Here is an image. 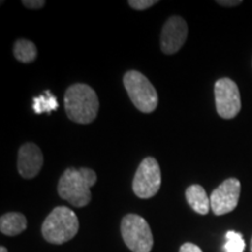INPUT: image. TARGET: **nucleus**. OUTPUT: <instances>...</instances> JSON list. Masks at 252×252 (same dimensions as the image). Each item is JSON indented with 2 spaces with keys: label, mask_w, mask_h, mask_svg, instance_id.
Segmentation results:
<instances>
[{
  "label": "nucleus",
  "mask_w": 252,
  "mask_h": 252,
  "mask_svg": "<svg viewBox=\"0 0 252 252\" xmlns=\"http://www.w3.org/2000/svg\"><path fill=\"white\" fill-rule=\"evenodd\" d=\"M97 175L94 169L69 167L60 178L58 193L61 198L76 208L86 207L91 201L90 188L96 184Z\"/></svg>",
  "instance_id": "1"
},
{
  "label": "nucleus",
  "mask_w": 252,
  "mask_h": 252,
  "mask_svg": "<svg viewBox=\"0 0 252 252\" xmlns=\"http://www.w3.org/2000/svg\"><path fill=\"white\" fill-rule=\"evenodd\" d=\"M64 109L70 121L77 124H90L96 119L99 110L96 91L88 84H72L64 94Z\"/></svg>",
  "instance_id": "2"
},
{
  "label": "nucleus",
  "mask_w": 252,
  "mask_h": 252,
  "mask_svg": "<svg viewBox=\"0 0 252 252\" xmlns=\"http://www.w3.org/2000/svg\"><path fill=\"white\" fill-rule=\"evenodd\" d=\"M80 220L68 207H56L50 212L41 226L43 238L50 244L61 245L77 235Z\"/></svg>",
  "instance_id": "3"
},
{
  "label": "nucleus",
  "mask_w": 252,
  "mask_h": 252,
  "mask_svg": "<svg viewBox=\"0 0 252 252\" xmlns=\"http://www.w3.org/2000/svg\"><path fill=\"white\" fill-rule=\"evenodd\" d=\"M126 93L139 111L151 113L158 106V93L153 84L144 74L137 70H130L123 78Z\"/></svg>",
  "instance_id": "4"
},
{
  "label": "nucleus",
  "mask_w": 252,
  "mask_h": 252,
  "mask_svg": "<svg viewBox=\"0 0 252 252\" xmlns=\"http://www.w3.org/2000/svg\"><path fill=\"white\" fill-rule=\"evenodd\" d=\"M122 237L132 252H151L153 248V234L147 220L137 214H127L121 223Z\"/></svg>",
  "instance_id": "5"
},
{
  "label": "nucleus",
  "mask_w": 252,
  "mask_h": 252,
  "mask_svg": "<svg viewBox=\"0 0 252 252\" xmlns=\"http://www.w3.org/2000/svg\"><path fill=\"white\" fill-rule=\"evenodd\" d=\"M161 187V171L157 159L147 157L141 161L135 172L132 188L140 198H151L158 194Z\"/></svg>",
  "instance_id": "6"
},
{
  "label": "nucleus",
  "mask_w": 252,
  "mask_h": 252,
  "mask_svg": "<svg viewBox=\"0 0 252 252\" xmlns=\"http://www.w3.org/2000/svg\"><path fill=\"white\" fill-rule=\"evenodd\" d=\"M216 110L220 117L232 119L241 111V94L237 84L228 77L220 78L214 87Z\"/></svg>",
  "instance_id": "7"
},
{
  "label": "nucleus",
  "mask_w": 252,
  "mask_h": 252,
  "mask_svg": "<svg viewBox=\"0 0 252 252\" xmlns=\"http://www.w3.org/2000/svg\"><path fill=\"white\" fill-rule=\"evenodd\" d=\"M241 196V182L229 178L223 181L210 195V208L216 216L231 213L237 207Z\"/></svg>",
  "instance_id": "8"
},
{
  "label": "nucleus",
  "mask_w": 252,
  "mask_h": 252,
  "mask_svg": "<svg viewBox=\"0 0 252 252\" xmlns=\"http://www.w3.org/2000/svg\"><path fill=\"white\" fill-rule=\"evenodd\" d=\"M188 35V26L184 18L179 15L167 19L161 31L160 46L161 50L167 55L178 53L185 45Z\"/></svg>",
  "instance_id": "9"
},
{
  "label": "nucleus",
  "mask_w": 252,
  "mask_h": 252,
  "mask_svg": "<svg viewBox=\"0 0 252 252\" xmlns=\"http://www.w3.org/2000/svg\"><path fill=\"white\" fill-rule=\"evenodd\" d=\"M43 165L42 151L37 145L26 143L19 149L18 172L24 179H33L39 174Z\"/></svg>",
  "instance_id": "10"
},
{
  "label": "nucleus",
  "mask_w": 252,
  "mask_h": 252,
  "mask_svg": "<svg viewBox=\"0 0 252 252\" xmlns=\"http://www.w3.org/2000/svg\"><path fill=\"white\" fill-rule=\"evenodd\" d=\"M186 200L195 213L207 215L210 210V198L201 185H191L186 189Z\"/></svg>",
  "instance_id": "11"
},
{
  "label": "nucleus",
  "mask_w": 252,
  "mask_h": 252,
  "mask_svg": "<svg viewBox=\"0 0 252 252\" xmlns=\"http://www.w3.org/2000/svg\"><path fill=\"white\" fill-rule=\"evenodd\" d=\"M27 229V220L20 213L4 214L0 219V231L6 236H17Z\"/></svg>",
  "instance_id": "12"
},
{
  "label": "nucleus",
  "mask_w": 252,
  "mask_h": 252,
  "mask_svg": "<svg viewBox=\"0 0 252 252\" xmlns=\"http://www.w3.org/2000/svg\"><path fill=\"white\" fill-rule=\"evenodd\" d=\"M13 54L18 61L23 63H31L36 59L37 49L36 46L32 41L20 39L15 41Z\"/></svg>",
  "instance_id": "13"
},
{
  "label": "nucleus",
  "mask_w": 252,
  "mask_h": 252,
  "mask_svg": "<svg viewBox=\"0 0 252 252\" xmlns=\"http://www.w3.org/2000/svg\"><path fill=\"white\" fill-rule=\"evenodd\" d=\"M58 99H56V97L50 93L49 90H47L45 94L33 98V110L36 115H41V113H50L52 111L58 110Z\"/></svg>",
  "instance_id": "14"
},
{
  "label": "nucleus",
  "mask_w": 252,
  "mask_h": 252,
  "mask_svg": "<svg viewBox=\"0 0 252 252\" xmlns=\"http://www.w3.org/2000/svg\"><path fill=\"white\" fill-rule=\"evenodd\" d=\"M225 238L226 242L224 244V252H244L245 242L243 235L236 231H228Z\"/></svg>",
  "instance_id": "15"
},
{
  "label": "nucleus",
  "mask_w": 252,
  "mask_h": 252,
  "mask_svg": "<svg viewBox=\"0 0 252 252\" xmlns=\"http://www.w3.org/2000/svg\"><path fill=\"white\" fill-rule=\"evenodd\" d=\"M127 4L132 8L138 9V11H144V9H147L152 7L153 5L158 4V1H154V0H128Z\"/></svg>",
  "instance_id": "16"
},
{
  "label": "nucleus",
  "mask_w": 252,
  "mask_h": 252,
  "mask_svg": "<svg viewBox=\"0 0 252 252\" xmlns=\"http://www.w3.org/2000/svg\"><path fill=\"white\" fill-rule=\"evenodd\" d=\"M23 5L31 9H39L46 5V1L45 0H24Z\"/></svg>",
  "instance_id": "17"
},
{
  "label": "nucleus",
  "mask_w": 252,
  "mask_h": 252,
  "mask_svg": "<svg viewBox=\"0 0 252 252\" xmlns=\"http://www.w3.org/2000/svg\"><path fill=\"white\" fill-rule=\"evenodd\" d=\"M179 252H203V251L201 250V248H198L196 244L189 243V242H187V243L181 245L180 251Z\"/></svg>",
  "instance_id": "18"
},
{
  "label": "nucleus",
  "mask_w": 252,
  "mask_h": 252,
  "mask_svg": "<svg viewBox=\"0 0 252 252\" xmlns=\"http://www.w3.org/2000/svg\"><path fill=\"white\" fill-rule=\"evenodd\" d=\"M217 4H220V6H225V7H234V6H237V5H241L242 1L241 0H234V1H224V0H222V1H217Z\"/></svg>",
  "instance_id": "19"
},
{
  "label": "nucleus",
  "mask_w": 252,
  "mask_h": 252,
  "mask_svg": "<svg viewBox=\"0 0 252 252\" xmlns=\"http://www.w3.org/2000/svg\"><path fill=\"white\" fill-rule=\"evenodd\" d=\"M0 252H7V249L5 247H0Z\"/></svg>",
  "instance_id": "20"
},
{
  "label": "nucleus",
  "mask_w": 252,
  "mask_h": 252,
  "mask_svg": "<svg viewBox=\"0 0 252 252\" xmlns=\"http://www.w3.org/2000/svg\"><path fill=\"white\" fill-rule=\"evenodd\" d=\"M250 252H252V237H251V242H250Z\"/></svg>",
  "instance_id": "21"
}]
</instances>
